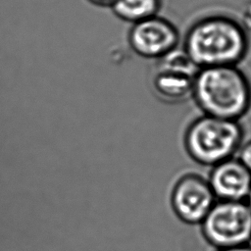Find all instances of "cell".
<instances>
[{"instance_id":"6da1fadb","label":"cell","mask_w":251,"mask_h":251,"mask_svg":"<svg viewBox=\"0 0 251 251\" xmlns=\"http://www.w3.org/2000/svg\"><path fill=\"white\" fill-rule=\"evenodd\" d=\"M182 49L199 69L237 66L249 51V38L233 18L211 15L188 27Z\"/></svg>"},{"instance_id":"7a4b0ae2","label":"cell","mask_w":251,"mask_h":251,"mask_svg":"<svg viewBox=\"0 0 251 251\" xmlns=\"http://www.w3.org/2000/svg\"><path fill=\"white\" fill-rule=\"evenodd\" d=\"M191 97L203 114L240 121L251 108V82L237 66L202 68Z\"/></svg>"},{"instance_id":"3957f363","label":"cell","mask_w":251,"mask_h":251,"mask_svg":"<svg viewBox=\"0 0 251 251\" xmlns=\"http://www.w3.org/2000/svg\"><path fill=\"white\" fill-rule=\"evenodd\" d=\"M243 139L244 128L239 121L203 114L186 127L183 144L194 162L213 167L234 157Z\"/></svg>"},{"instance_id":"277c9868","label":"cell","mask_w":251,"mask_h":251,"mask_svg":"<svg viewBox=\"0 0 251 251\" xmlns=\"http://www.w3.org/2000/svg\"><path fill=\"white\" fill-rule=\"evenodd\" d=\"M200 226L203 237L216 249L250 244L251 208L246 201L217 200Z\"/></svg>"},{"instance_id":"5b68a950","label":"cell","mask_w":251,"mask_h":251,"mask_svg":"<svg viewBox=\"0 0 251 251\" xmlns=\"http://www.w3.org/2000/svg\"><path fill=\"white\" fill-rule=\"evenodd\" d=\"M158 60L151 80L155 94L169 103L182 102L191 97L194 77L199 68L183 49L176 48Z\"/></svg>"},{"instance_id":"8992f818","label":"cell","mask_w":251,"mask_h":251,"mask_svg":"<svg viewBox=\"0 0 251 251\" xmlns=\"http://www.w3.org/2000/svg\"><path fill=\"white\" fill-rule=\"evenodd\" d=\"M170 201L174 213L181 222L200 225L217 198L207 177L195 173H186L175 182Z\"/></svg>"},{"instance_id":"52a82bcc","label":"cell","mask_w":251,"mask_h":251,"mask_svg":"<svg viewBox=\"0 0 251 251\" xmlns=\"http://www.w3.org/2000/svg\"><path fill=\"white\" fill-rule=\"evenodd\" d=\"M179 39L177 27L159 15L132 24L128 33L131 49L150 59H160L176 49Z\"/></svg>"},{"instance_id":"ba28073f","label":"cell","mask_w":251,"mask_h":251,"mask_svg":"<svg viewBox=\"0 0 251 251\" xmlns=\"http://www.w3.org/2000/svg\"><path fill=\"white\" fill-rule=\"evenodd\" d=\"M207 178L217 200L245 201L251 189V173L236 156L211 167Z\"/></svg>"},{"instance_id":"9c48e42d","label":"cell","mask_w":251,"mask_h":251,"mask_svg":"<svg viewBox=\"0 0 251 251\" xmlns=\"http://www.w3.org/2000/svg\"><path fill=\"white\" fill-rule=\"evenodd\" d=\"M162 0H116L111 6L120 19L135 24L157 16Z\"/></svg>"},{"instance_id":"30bf717a","label":"cell","mask_w":251,"mask_h":251,"mask_svg":"<svg viewBox=\"0 0 251 251\" xmlns=\"http://www.w3.org/2000/svg\"><path fill=\"white\" fill-rule=\"evenodd\" d=\"M236 157L251 173V139L242 142L236 153Z\"/></svg>"},{"instance_id":"8fae6325","label":"cell","mask_w":251,"mask_h":251,"mask_svg":"<svg viewBox=\"0 0 251 251\" xmlns=\"http://www.w3.org/2000/svg\"><path fill=\"white\" fill-rule=\"evenodd\" d=\"M216 251H251V244L230 247V248H225V249H216Z\"/></svg>"},{"instance_id":"7c38bea8","label":"cell","mask_w":251,"mask_h":251,"mask_svg":"<svg viewBox=\"0 0 251 251\" xmlns=\"http://www.w3.org/2000/svg\"><path fill=\"white\" fill-rule=\"evenodd\" d=\"M90 1H92L95 4L102 5V6H107V5L112 6L116 0H90Z\"/></svg>"},{"instance_id":"4fadbf2b","label":"cell","mask_w":251,"mask_h":251,"mask_svg":"<svg viewBox=\"0 0 251 251\" xmlns=\"http://www.w3.org/2000/svg\"><path fill=\"white\" fill-rule=\"evenodd\" d=\"M246 202H247V204L249 205V207L251 208V189H250V191H249V194H248V196H247V198H246V200H245Z\"/></svg>"},{"instance_id":"5bb4252c","label":"cell","mask_w":251,"mask_h":251,"mask_svg":"<svg viewBox=\"0 0 251 251\" xmlns=\"http://www.w3.org/2000/svg\"><path fill=\"white\" fill-rule=\"evenodd\" d=\"M250 244H251V242H250Z\"/></svg>"}]
</instances>
